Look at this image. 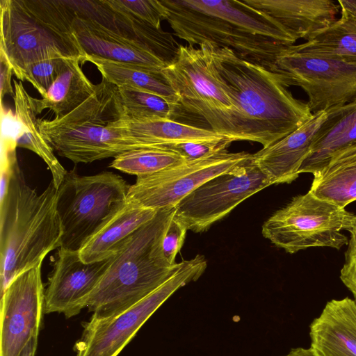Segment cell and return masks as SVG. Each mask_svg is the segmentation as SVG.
<instances>
[{"label":"cell","mask_w":356,"mask_h":356,"mask_svg":"<svg viewBox=\"0 0 356 356\" xmlns=\"http://www.w3.org/2000/svg\"><path fill=\"white\" fill-rule=\"evenodd\" d=\"M200 44L235 107L236 141L256 142L266 147L313 117L307 103L294 98L275 73L241 58L228 47Z\"/></svg>","instance_id":"obj_1"},{"label":"cell","mask_w":356,"mask_h":356,"mask_svg":"<svg viewBox=\"0 0 356 356\" xmlns=\"http://www.w3.org/2000/svg\"><path fill=\"white\" fill-rule=\"evenodd\" d=\"M57 198L52 180L38 194L15 160L8 191L0 200L1 295L16 276L60 248L63 231Z\"/></svg>","instance_id":"obj_2"},{"label":"cell","mask_w":356,"mask_h":356,"mask_svg":"<svg viewBox=\"0 0 356 356\" xmlns=\"http://www.w3.org/2000/svg\"><path fill=\"white\" fill-rule=\"evenodd\" d=\"M175 212V207L159 210L128 238L113 256L85 307L102 316L122 312L154 291L179 269L181 261L168 266L161 248L163 231Z\"/></svg>","instance_id":"obj_3"},{"label":"cell","mask_w":356,"mask_h":356,"mask_svg":"<svg viewBox=\"0 0 356 356\" xmlns=\"http://www.w3.org/2000/svg\"><path fill=\"white\" fill-rule=\"evenodd\" d=\"M0 53L13 74L52 58L84 63L73 30L74 15L65 0H1Z\"/></svg>","instance_id":"obj_4"},{"label":"cell","mask_w":356,"mask_h":356,"mask_svg":"<svg viewBox=\"0 0 356 356\" xmlns=\"http://www.w3.org/2000/svg\"><path fill=\"white\" fill-rule=\"evenodd\" d=\"M122 117L118 87L102 78L93 94L67 115L38 118L41 135L54 151L74 163L116 157L148 147L112 127Z\"/></svg>","instance_id":"obj_5"},{"label":"cell","mask_w":356,"mask_h":356,"mask_svg":"<svg viewBox=\"0 0 356 356\" xmlns=\"http://www.w3.org/2000/svg\"><path fill=\"white\" fill-rule=\"evenodd\" d=\"M129 186L113 172L87 176L67 172L58 189L63 231L60 248L79 252L126 206Z\"/></svg>","instance_id":"obj_6"},{"label":"cell","mask_w":356,"mask_h":356,"mask_svg":"<svg viewBox=\"0 0 356 356\" xmlns=\"http://www.w3.org/2000/svg\"><path fill=\"white\" fill-rule=\"evenodd\" d=\"M356 215L321 200L309 191L294 197L262 225V235L288 253L314 247L341 249L348 238Z\"/></svg>","instance_id":"obj_7"},{"label":"cell","mask_w":356,"mask_h":356,"mask_svg":"<svg viewBox=\"0 0 356 356\" xmlns=\"http://www.w3.org/2000/svg\"><path fill=\"white\" fill-rule=\"evenodd\" d=\"M161 72L179 97L178 111L202 118L211 130L236 141L235 107L202 44H180L175 59Z\"/></svg>","instance_id":"obj_8"},{"label":"cell","mask_w":356,"mask_h":356,"mask_svg":"<svg viewBox=\"0 0 356 356\" xmlns=\"http://www.w3.org/2000/svg\"><path fill=\"white\" fill-rule=\"evenodd\" d=\"M207 266L201 254L183 260L165 282L128 309L108 316L93 314L75 344L76 356H118L154 312L179 288L197 280Z\"/></svg>","instance_id":"obj_9"},{"label":"cell","mask_w":356,"mask_h":356,"mask_svg":"<svg viewBox=\"0 0 356 356\" xmlns=\"http://www.w3.org/2000/svg\"><path fill=\"white\" fill-rule=\"evenodd\" d=\"M166 19L179 38L188 45L210 42L232 49L241 58L274 73L278 56L287 45L275 40L250 33L236 24L195 6L191 0H160Z\"/></svg>","instance_id":"obj_10"},{"label":"cell","mask_w":356,"mask_h":356,"mask_svg":"<svg viewBox=\"0 0 356 356\" xmlns=\"http://www.w3.org/2000/svg\"><path fill=\"white\" fill-rule=\"evenodd\" d=\"M289 46L277 58L274 73L287 88L305 91L313 114L356 99V63L296 52Z\"/></svg>","instance_id":"obj_11"},{"label":"cell","mask_w":356,"mask_h":356,"mask_svg":"<svg viewBox=\"0 0 356 356\" xmlns=\"http://www.w3.org/2000/svg\"><path fill=\"white\" fill-rule=\"evenodd\" d=\"M252 159L207 181L175 207L188 230L203 232L254 193L270 186Z\"/></svg>","instance_id":"obj_12"},{"label":"cell","mask_w":356,"mask_h":356,"mask_svg":"<svg viewBox=\"0 0 356 356\" xmlns=\"http://www.w3.org/2000/svg\"><path fill=\"white\" fill-rule=\"evenodd\" d=\"M251 154L227 150L195 161H184L158 172L137 177L129 186L127 202L160 210L175 207L186 195L210 179L246 161Z\"/></svg>","instance_id":"obj_13"},{"label":"cell","mask_w":356,"mask_h":356,"mask_svg":"<svg viewBox=\"0 0 356 356\" xmlns=\"http://www.w3.org/2000/svg\"><path fill=\"white\" fill-rule=\"evenodd\" d=\"M40 264L16 276L1 295L0 356H19L38 337L44 309Z\"/></svg>","instance_id":"obj_14"},{"label":"cell","mask_w":356,"mask_h":356,"mask_svg":"<svg viewBox=\"0 0 356 356\" xmlns=\"http://www.w3.org/2000/svg\"><path fill=\"white\" fill-rule=\"evenodd\" d=\"M113 256L99 261L85 263L79 252L59 248L44 291L47 314L77 315L110 266Z\"/></svg>","instance_id":"obj_15"},{"label":"cell","mask_w":356,"mask_h":356,"mask_svg":"<svg viewBox=\"0 0 356 356\" xmlns=\"http://www.w3.org/2000/svg\"><path fill=\"white\" fill-rule=\"evenodd\" d=\"M76 17L90 19L120 37L149 50L168 65L180 44L162 29H156L117 6L112 0L68 1Z\"/></svg>","instance_id":"obj_16"},{"label":"cell","mask_w":356,"mask_h":356,"mask_svg":"<svg viewBox=\"0 0 356 356\" xmlns=\"http://www.w3.org/2000/svg\"><path fill=\"white\" fill-rule=\"evenodd\" d=\"M326 111L313 117L291 134L252 154V159L271 185L289 184L299 176V170L309 154Z\"/></svg>","instance_id":"obj_17"},{"label":"cell","mask_w":356,"mask_h":356,"mask_svg":"<svg viewBox=\"0 0 356 356\" xmlns=\"http://www.w3.org/2000/svg\"><path fill=\"white\" fill-rule=\"evenodd\" d=\"M309 337L314 356H356V301H328L311 323Z\"/></svg>","instance_id":"obj_18"},{"label":"cell","mask_w":356,"mask_h":356,"mask_svg":"<svg viewBox=\"0 0 356 356\" xmlns=\"http://www.w3.org/2000/svg\"><path fill=\"white\" fill-rule=\"evenodd\" d=\"M73 30L87 58L131 64L162 70L168 64L149 50L122 38L97 23L74 15Z\"/></svg>","instance_id":"obj_19"},{"label":"cell","mask_w":356,"mask_h":356,"mask_svg":"<svg viewBox=\"0 0 356 356\" xmlns=\"http://www.w3.org/2000/svg\"><path fill=\"white\" fill-rule=\"evenodd\" d=\"M268 14L296 40H309L336 20L339 5L331 0H243Z\"/></svg>","instance_id":"obj_20"},{"label":"cell","mask_w":356,"mask_h":356,"mask_svg":"<svg viewBox=\"0 0 356 356\" xmlns=\"http://www.w3.org/2000/svg\"><path fill=\"white\" fill-rule=\"evenodd\" d=\"M326 113L299 174L309 172L314 175L338 154L356 147V99Z\"/></svg>","instance_id":"obj_21"},{"label":"cell","mask_w":356,"mask_h":356,"mask_svg":"<svg viewBox=\"0 0 356 356\" xmlns=\"http://www.w3.org/2000/svg\"><path fill=\"white\" fill-rule=\"evenodd\" d=\"M111 126L149 147H163L188 142L214 141L227 137L209 129L173 119L129 120L122 117Z\"/></svg>","instance_id":"obj_22"},{"label":"cell","mask_w":356,"mask_h":356,"mask_svg":"<svg viewBox=\"0 0 356 356\" xmlns=\"http://www.w3.org/2000/svg\"><path fill=\"white\" fill-rule=\"evenodd\" d=\"M158 211L127 202L126 206L81 248L79 251L81 259L85 263H92L114 256L136 230L154 218Z\"/></svg>","instance_id":"obj_23"},{"label":"cell","mask_w":356,"mask_h":356,"mask_svg":"<svg viewBox=\"0 0 356 356\" xmlns=\"http://www.w3.org/2000/svg\"><path fill=\"white\" fill-rule=\"evenodd\" d=\"M76 58H67L62 70L41 99L35 98L38 114L49 109L60 118L76 108L90 97L96 89L80 67Z\"/></svg>","instance_id":"obj_24"},{"label":"cell","mask_w":356,"mask_h":356,"mask_svg":"<svg viewBox=\"0 0 356 356\" xmlns=\"http://www.w3.org/2000/svg\"><path fill=\"white\" fill-rule=\"evenodd\" d=\"M13 87L15 117L23 129L15 138V145L38 155L49 168L55 186L59 187L68 172L60 163L54 149L40 134L35 98L27 92L21 81L13 80Z\"/></svg>","instance_id":"obj_25"},{"label":"cell","mask_w":356,"mask_h":356,"mask_svg":"<svg viewBox=\"0 0 356 356\" xmlns=\"http://www.w3.org/2000/svg\"><path fill=\"white\" fill-rule=\"evenodd\" d=\"M309 191L341 208L356 200V147L345 150L314 175Z\"/></svg>","instance_id":"obj_26"},{"label":"cell","mask_w":356,"mask_h":356,"mask_svg":"<svg viewBox=\"0 0 356 356\" xmlns=\"http://www.w3.org/2000/svg\"><path fill=\"white\" fill-rule=\"evenodd\" d=\"M85 62L94 64L102 78L116 86H129L157 95L179 108V97L161 70L92 57Z\"/></svg>","instance_id":"obj_27"},{"label":"cell","mask_w":356,"mask_h":356,"mask_svg":"<svg viewBox=\"0 0 356 356\" xmlns=\"http://www.w3.org/2000/svg\"><path fill=\"white\" fill-rule=\"evenodd\" d=\"M289 48L302 54L356 63V22L341 17L306 42Z\"/></svg>","instance_id":"obj_28"},{"label":"cell","mask_w":356,"mask_h":356,"mask_svg":"<svg viewBox=\"0 0 356 356\" xmlns=\"http://www.w3.org/2000/svg\"><path fill=\"white\" fill-rule=\"evenodd\" d=\"M186 161L166 147H145L124 152L115 157L109 167L137 177L152 175Z\"/></svg>","instance_id":"obj_29"},{"label":"cell","mask_w":356,"mask_h":356,"mask_svg":"<svg viewBox=\"0 0 356 356\" xmlns=\"http://www.w3.org/2000/svg\"><path fill=\"white\" fill-rule=\"evenodd\" d=\"M122 118L129 120L175 119L178 106L157 95L122 86H117Z\"/></svg>","instance_id":"obj_30"},{"label":"cell","mask_w":356,"mask_h":356,"mask_svg":"<svg viewBox=\"0 0 356 356\" xmlns=\"http://www.w3.org/2000/svg\"><path fill=\"white\" fill-rule=\"evenodd\" d=\"M65 58H52L31 63L22 70L17 79L31 83L43 97L59 75Z\"/></svg>","instance_id":"obj_31"},{"label":"cell","mask_w":356,"mask_h":356,"mask_svg":"<svg viewBox=\"0 0 356 356\" xmlns=\"http://www.w3.org/2000/svg\"><path fill=\"white\" fill-rule=\"evenodd\" d=\"M119 8L156 29L166 19V10L160 0H112Z\"/></svg>","instance_id":"obj_32"},{"label":"cell","mask_w":356,"mask_h":356,"mask_svg":"<svg viewBox=\"0 0 356 356\" xmlns=\"http://www.w3.org/2000/svg\"><path fill=\"white\" fill-rule=\"evenodd\" d=\"M232 142V139L226 137L219 140L177 143L164 147L172 150L186 161H190L227 151Z\"/></svg>","instance_id":"obj_33"},{"label":"cell","mask_w":356,"mask_h":356,"mask_svg":"<svg viewBox=\"0 0 356 356\" xmlns=\"http://www.w3.org/2000/svg\"><path fill=\"white\" fill-rule=\"evenodd\" d=\"M188 229L175 216V212L166 225L161 241L163 257L170 266H175V257L180 251Z\"/></svg>","instance_id":"obj_34"},{"label":"cell","mask_w":356,"mask_h":356,"mask_svg":"<svg viewBox=\"0 0 356 356\" xmlns=\"http://www.w3.org/2000/svg\"><path fill=\"white\" fill-rule=\"evenodd\" d=\"M348 232L350 238L345 253V262L341 270L340 279L356 301V222Z\"/></svg>","instance_id":"obj_35"},{"label":"cell","mask_w":356,"mask_h":356,"mask_svg":"<svg viewBox=\"0 0 356 356\" xmlns=\"http://www.w3.org/2000/svg\"><path fill=\"white\" fill-rule=\"evenodd\" d=\"M0 74L1 102L2 103L4 96L9 95L14 97L15 89L11 83V77L13 74L12 67L1 53H0Z\"/></svg>","instance_id":"obj_36"},{"label":"cell","mask_w":356,"mask_h":356,"mask_svg":"<svg viewBox=\"0 0 356 356\" xmlns=\"http://www.w3.org/2000/svg\"><path fill=\"white\" fill-rule=\"evenodd\" d=\"M341 17L356 22V0H339Z\"/></svg>","instance_id":"obj_37"},{"label":"cell","mask_w":356,"mask_h":356,"mask_svg":"<svg viewBox=\"0 0 356 356\" xmlns=\"http://www.w3.org/2000/svg\"><path fill=\"white\" fill-rule=\"evenodd\" d=\"M38 345V337L32 338L27 343L19 356H35Z\"/></svg>","instance_id":"obj_38"},{"label":"cell","mask_w":356,"mask_h":356,"mask_svg":"<svg viewBox=\"0 0 356 356\" xmlns=\"http://www.w3.org/2000/svg\"><path fill=\"white\" fill-rule=\"evenodd\" d=\"M283 356H314L311 350L305 348H292L286 355Z\"/></svg>","instance_id":"obj_39"}]
</instances>
